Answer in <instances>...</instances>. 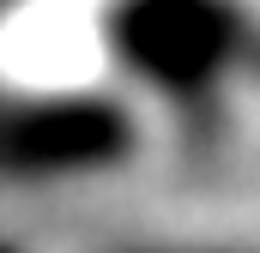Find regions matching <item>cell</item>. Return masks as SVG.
I'll use <instances>...</instances> for the list:
<instances>
[{"label": "cell", "instance_id": "cell-1", "mask_svg": "<svg viewBox=\"0 0 260 253\" xmlns=\"http://www.w3.org/2000/svg\"><path fill=\"white\" fill-rule=\"evenodd\" d=\"M121 36L133 61L170 85H218L236 61V12L224 0H133Z\"/></svg>", "mask_w": 260, "mask_h": 253}]
</instances>
